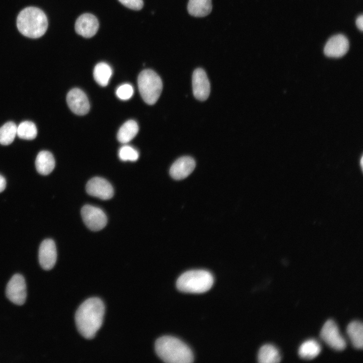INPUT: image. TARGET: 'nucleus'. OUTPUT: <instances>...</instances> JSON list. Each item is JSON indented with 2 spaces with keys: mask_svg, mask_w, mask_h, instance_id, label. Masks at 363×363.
<instances>
[{
  "mask_svg": "<svg viewBox=\"0 0 363 363\" xmlns=\"http://www.w3.org/2000/svg\"><path fill=\"white\" fill-rule=\"evenodd\" d=\"M212 275L204 270H193L182 274L176 281L177 289L184 292L203 293L213 285Z\"/></svg>",
  "mask_w": 363,
  "mask_h": 363,
  "instance_id": "nucleus-4",
  "label": "nucleus"
},
{
  "mask_svg": "<svg viewBox=\"0 0 363 363\" xmlns=\"http://www.w3.org/2000/svg\"><path fill=\"white\" fill-rule=\"evenodd\" d=\"M193 94L195 98L200 101H205L209 97L210 85L205 71L197 68L193 72L192 76Z\"/></svg>",
  "mask_w": 363,
  "mask_h": 363,
  "instance_id": "nucleus-11",
  "label": "nucleus"
},
{
  "mask_svg": "<svg viewBox=\"0 0 363 363\" xmlns=\"http://www.w3.org/2000/svg\"><path fill=\"white\" fill-rule=\"evenodd\" d=\"M321 351L319 343L314 339L304 342L298 349L299 356L305 359H312L319 355Z\"/></svg>",
  "mask_w": 363,
  "mask_h": 363,
  "instance_id": "nucleus-21",
  "label": "nucleus"
},
{
  "mask_svg": "<svg viewBox=\"0 0 363 363\" xmlns=\"http://www.w3.org/2000/svg\"><path fill=\"white\" fill-rule=\"evenodd\" d=\"M155 351L163 361L168 363H190L194 357L189 347L179 339L170 336L159 338L155 343Z\"/></svg>",
  "mask_w": 363,
  "mask_h": 363,
  "instance_id": "nucleus-2",
  "label": "nucleus"
},
{
  "mask_svg": "<svg viewBox=\"0 0 363 363\" xmlns=\"http://www.w3.org/2000/svg\"><path fill=\"white\" fill-rule=\"evenodd\" d=\"M6 294L8 298L17 305H23L27 296L26 285L24 277L20 274L13 276L7 284Z\"/></svg>",
  "mask_w": 363,
  "mask_h": 363,
  "instance_id": "nucleus-7",
  "label": "nucleus"
},
{
  "mask_svg": "<svg viewBox=\"0 0 363 363\" xmlns=\"http://www.w3.org/2000/svg\"><path fill=\"white\" fill-rule=\"evenodd\" d=\"M37 171L42 175L50 173L55 167V160L52 153L48 151H41L37 155L35 160Z\"/></svg>",
  "mask_w": 363,
  "mask_h": 363,
  "instance_id": "nucleus-16",
  "label": "nucleus"
},
{
  "mask_svg": "<svg viewBox=\"0 0 363 363\" xmlns=\"http://www.w3.org/2000/svg\"><path fill=\"white\" fill-rule=\"evenodd\" d=\"M57 252L55 244L51 239H44L40 245L38 259L41 267L45 270L51 269L55 264Z\"/></svg>",
  "mask_w": 363,
  "mask_h": 363,
  "instance_id": "nucleus-12",
  "label": "nucleus"
},
{
  "mask_svg": "<svg viewBox=\"0 0 363 363\" xmlns=\"http://www.w3.org/2000/svg\"><path fill=\"white\" fill-rule=\"evenodd\" d=\"M212 9L211 0H189L187 10L191 15L203 17L209 15Z\"/></svg>",
  "mask_w": 363,
  "mask_h": 363,
  "instance_id": "nucleus-17",
  "label": "nucleus"
},
{
  "mask_svg": "<svg viewBox=\"0 0 363 363\" xmlns=\"http://www.w3.org/2000/svg\"><path fill=\"white\" fill-rule=\"evenodd\" d=\"M104 310L103 301L97 297L89 298L79 306L75 314V322L84 337H94L102 325Z\"/></svg>",
  "mask_w": 363,
  "mask_h": 363,
  "instance_id": "nucleus-1",
  "label": "nucleus"
},
{
  "mask_svg": "<svg viewBox=\"0 0 363 363\" xmlns=\"http://www.w3.org/2000/svg\"><path fill=\"white\" fill-rule=\"evenodd\" d=\"M37 134V128L31 121L22 122L17 127V135L21 139L32 140L35 138Z\"/></svg>",
  "mask_w": 363,
  "mask_h": 363,
  "instance_id": "nucleus-24",
  "label": "nucleus"
},
{
  "mask_svg": "<svg viewBox=\"0 0 363 363\" xmlns=\"http://www.w3.org/2000/svg\"><path fill=\"white\" fill-rule=\"evenodd\" d=\"M86 190L89 195L102 200H108L113 195L111 185L105 179L100 177L90 179L86 184Z\"/></svg>",
  "mask_w": 363,
  "mask_h": 363,
  "instance_id": "nucleus-10",
  "label": "nucleus"
},
{
  "mask_svg": "<svg viewBox=\"0 0 363 363\" xmlns=\"http://www.w3.org/2000/svg\"><path fill=\"white\" fill-rule=\"evenodd\" d=\"M17 126L13 122H9L0 128V144L8 145L14 141L17 135Z\"/></svg>",
  "mask_w": 363,
  "mask_h": 363,
  "instance_id": "nucleus-23",
  "label": "nucleus"
},
{
  "mask_svg": "<svg viewBox=\"0 0 363 363\" xmlns=\"http://www.w3.org/2000/svg\"><path fill=\"white\" fill-rule=\"evenodd\" d=\"M196 162L191 157L185 156L176 160L170 168L169 173L174 179L180 180L188 176L194 170Z\"/></svg>",
  "mask_w": 363,
  "mask_h": 363,
  "instance_id": "nucleus-15",
  "label": "nucleus"
},
{
  "mask_svg": "<svg viewBox=\"0 0 363 363\" xmlns=\"http://www.w3.org/2000/svg\"><path fill=\"white\" fill-rule=\"evenodd\" d=\"M347 333L353 346L357 349H361L363 346L362 323L358 321L350 322L347 326Z\"/></svg>",
  "mask_w": 363,
  "mask_h": 363,
  "instance_id": "nucleus-20",
  "label": "nucleus"
},
{
  "mask_svg": "<svg viewBox=\"0 0 363 363\" xmlns=\"http://www.w3.org/2000/svg\"><path fill=\"white\" fill-rule=\"evenodd\" d=\"M67 102L70 109L77 115H85L89 110L90 104L87 96L79 88L72 89L68 92Z\"/></svg>",
  "mask_w": 363,
  "mask_h": 363,
  "instance_id": "nucleus-9",
  "label": "nucleus"
},
{
  "mask_svg": "<svg viewBox=\"0 0 363 363\" xmlns=\"http://www.w3.org/2000/svg\"><path fill=\"white\" fill-rule=\"evenodd\" d=\"M320 337L330 347L336 350L341 351L346 347V341L332 320H328L325 323L320 332Z\"/></svg>",
  "mask_w": 363,
  "mask_h": 363,
  "instance_id": "nucleus-6",
  "label": "nucleus"
},
{
  "mask_svg": "<svg viewBox=\"0 0 363 363\" xmlns=\"http://www.w3.org/2000/svg\"><path fill=\"white\" fill-rule=\"evenodd\" d=\"M75 28L76 33L79 35L85 38H90L97 32L99 22L94 15L85 13L77 19Z\"/></svg>",
  "mask_w": 363,
  "mask_h": 363,
  "instance_id": "nucleus-13",
  "label": "nucleus"
},
{
  "mask_svg": "<svg viewBox=\"0 0 363 363\" xmlns=\"http://www.w3.org/2000/svg\"><path fill=\"white\" fill-rule=\"evenodd\" d=\"M118 156L123 161H135L139 158V153L133 147L129 145H125L119 149Z\"/></svg>",
  "mask_w": 363,
  "mask_h": 363,
  "instance_id": "nucleus-25",
  "label": "nucleus"
},
{
  "mask_svg": "<svg viewBox=\"0 0 363 363\" xmlns=\"http://www.w3.org/2000/svg\"><path fill=\"white\" fill-rule=\"evenodd\" d=\"M356 25L357 27L360 30H363V16L361 15L358 16L356 20Z\"/></svg>",
  "mask_w": 363,
  "mask_h": 363,
  "instance_id": "nucleus-28",
  "label": "nucleus"
},
{
  "mask_svg": "<svg viewBox=\"0 0 363 363\" xmlns=\"http://www.w3.org/2000/svg\"><path fill=\"white\" fill-rule=\"evenodd\" d=\"M258 360L261 363H276L281 360V355L278 349L274 345L267 344L260 349Z\"/></svg>",
  "mask_w": 363,
  "mask_h": 363,
  "instance_id": "nucleus-18",
  "label": "nucleus"
},
{
  "mask_svg": "<svg viewBox=\"0 0 363 363\" xmlns=\"http://www.w3.org/2000/svg\"><path fill=\"white\" fill-rule=\"evenodd\" d=\"M348 49L347 38L342 34H337L328 40L324 47V52L328 57H340L345 55Z\"/></svg>",
  "mask_w": 363,
  "mask_h": 363,
  "instance_id": "nucleus-14",
  "label": "nucleus"
},
{
  "mask_svg": "<svg viewBox=\"0 0 363 363\" xmlns=\"http://www.w3.org/2000/svg\"><path fill=\"white\" fill-rule=\"evenodd\" d=\"M17 26L23 35L32 38L42 36L47 30L46 16L40 9L27 7L22 10L17 19Z\"/></svg>",
  "mask_w": 363,
  "mask_h": 363,
  "instance_id": "nucleus-3",
  "label": "nucleus"
},
{
  "mask_svg": "<svg viewBox=\"0 0 363 363\" xmlns=\"http://www.w3.org/2000/svg\"><path fill=\"white\" fill-rule=\"evenodd\" d=\"M6 186V180L5 177L0 174V193L2 192Z\"/></svg>",
  "mask_w": 363,
  "mask_h": 363,
  "instance_id": "nucleus-29",
  "label": "nucleus"
},
{
  "mask_svg": "<svg viewBox=\"0 0 363 363\" xmlns=\"http://www.w3.org/2000/svg\"><path fill=\"white\" fill-rule=\"evenodd\" d=\"M81 213L84 223L91 230H100L106 225L107 217L98 207L86 205L82 207Z\"/></svg>",
  "mask_w": 363,
  "mask_h": 363,
  "instance_id": "nucleus-8",
  "label": "nucleus"
},
{
  "mask_svg": "<svg viewBox=\"0 0 363 363\" xmlns=\"http://www.w3.org/2000/svg\"><path fill=\"white\" fill-rule=\"evenodd\" d=\"M112 74L110 66L106 63L97 64L93 70V76L95 81L100 86L107 85Z\"/></svg>",
  "mask_w": 363,
  "mask_h": 363,
  "instance_id": "nucleus-22",
  "label": "nucleus"
},
{
  "mask_svg": "<svg viewBox=\"0 0 363 363\" xmlns=\"http://www.w3.org/2000/svg\"><path fill=\"white\" fill-rule=\"evenodd\" d=\"M139 131L138 124L131 119L125 122L119 128L117 138L122 143H127L131 141L137 134Z\"/></svg>",
  "mask_w": 363,
  "mask_h": 363,
  "instance_id": "nucleus-19",
  "label": "nucleus"
},
{
  "mask_svg": "<svg viewBox=\"0 0 363 363\" xmlns=\"http://www.w3.org/2000/svg\"><path fill=\"white\" fill-rule=\"evenodd\" d=\"M124 6L134 10H140L143 7V0H118Z\"/></svg>",
  "mask_w": 363,
  "mask_h": 363,
  "instance_id": "nucleus-27",
  "label": "nucleus"
},
{
  "mask_svg": "<svg viewBox=\"0 0 363 363\" xmlns=\"http://www.w3.org/2000/svg\"><path fill=\"white\" fill-rule=\"evenodd\" d=\"M138 85L140 95L147 104L153 105L157 102L162 92V82L155 72L150 69L142 71L138 76Z\"/></svg>",
  "mask_w": 363,
  "mask_h": 363,
  "instance_id": "nucleus-5",
  "label": "nucleus"
},
{
  "mask_svg": "<svg viewBox=\"0 0 363 363\" xmlns=\"http://www.w3.org/2000/svg\"><path fill=\"white\" fill-rule=\"evenodd\" d=\"M134 94V88L133 86L128 83L124 84L119 86L116 90L117 97L123 100H127L130 99Z\"/></svg>",
  "mask_w": 363,
  "mask_h": 363,
  "instance_id": "nucleus-26",
  "label": "nucleus"
}]
</instances>
